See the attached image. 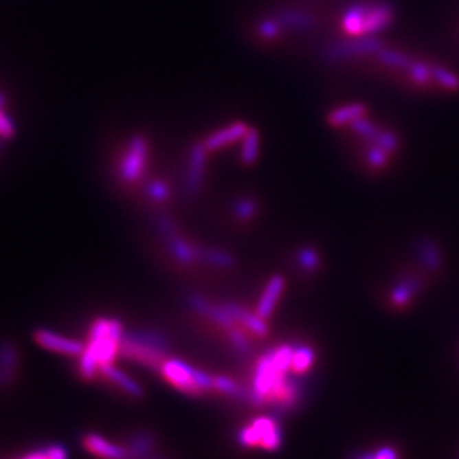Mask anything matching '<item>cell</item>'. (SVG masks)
<instances>
[{"mask_svg":"<svg viewBox=\"0 0 459 459\" xmlns=\"http://www.w3.org/2000/svg\"><path fill=\"white\" fill-rule=\"evenodd\" d=\"M124 339V328L117 320L99 317L91 325L88 333V343L79 355V374L85 381H91L100 372L103 366L112 364L120 354L121 343Z\"/></svg>","mask_w":459,"mask_h":459,"instance_id":"6da1fadb","label":"cell"},{"mask_svg":"<svg viewBox=\"0 0 459 459\" xmlns=\"http://www.w3.org/2000/svg\"><path fill=\"white\" fill-rule=\"evenodd\" d=\"M167 350H169V340L163 335L151 331H137L124 334L120 354L160 372L167 359Z\"/></svg>","mask_w":459,"mask_h":459,"instance_id":"7a4b0ae2","label":"cell"},{"mask_svg":"<svg viewBox=\"0 0 459 459\" xmlns=\"http://www.w3.org/2000/svg\"><path fill=\"white\" fill-rule=\"evenodd\" d=\"M160 372L167 382L187 395L200 396L215 391V377L191 367L185 361L167 358Z\"/></svg>","mask_w":459,"mask_h":459,"instance_id":"3957f363","label":"cell"},{"mask_svg":"<svg viewBox=\"0 0 459 459\" xmlns=\"http://www.w3.org/2000/svg\"><path fill=\"white\" fill-rule=\"evenodd\" d=\"M392 10L388 5H376L373 8L355 6L344 15L343 29L352 36H368L391 24Z\"/></svg>","mask_w":459,"mask_h":459,"instance_id":"277c9868","label":"cell"},{"mask_svg":"<svg viewBox=\"0 0 459 459\" xmlns=\"http://www.w3.org/2000/svg\"><path fill=\"white\" fill-rule=\"evenodd\" d=\"M243 446H261L267 450H278L282 443L279 422L270 418H258L239 432Z\"/></svg>","mask_w":459,"mask_h":459,"instance_id":"5b68a950","label":"cell"},{"mask_svg":"<svg viewBox=\"0 0 459 459\" xmlns=\"http://www.w3.org/2000/svg\"><path fill=\"white\" fill-rule=\"evenodd\" d=\"M148 160V142L144 136H133L130 139L127 151L120 166V175L122 181L135 182L145 170Z\"/></svg>","mask_w":459,"mask_h":459,"instance_id":"8992f818","label":"cell"},{"mask_svg":"<svg viewBox=\"0 0 459 459\" xmlns=\"http://www.w3.org/2000/svg\"><path fill=\"white\" fill-rule=\"evenodd\" d=\"M382 48L383 42L381 39L373 36H366L346 42H339L335 43V45L328 47L325 51V57L331 61H337L344 58L374 54V52H379Z\"/></svg>","mask_w":459,"mask_h":459,"instance_id":"52a82bcc","label":"cell"},{"mask_svg":"<svg viewBox=\"0 0 459 459\" xmlns=\"http://www.w3.org/2000/svg\"><path fill=\"white\" fill-rule=\"evenodd\" d=\"M33 339L41 348L69 357H79L85 349L84 343L69 337H63L61 334L47 328H38L33 333Z\"/></svg>","mask_w":459,"mask_h":459,"instance_id":"ba28073f","label":"cell"},{"mask_svg":"<svg viewBox=\"0 0 459 459\" xmlns=\"http://www.w3.org/2000/svg\"><path fill=\"white\" fill-rule=\"evenodd\" d=\"M208 148L205 142L194 144L187 169V178H185V190L190 196H196L199 190L201 188L203 181H205L206 175V163H208Z\"/></svg>","mask_w":459,"mask_h":459,"instance_id":"9c48e42d","label":"cell"},{"mask_svg":"<svg viewBox=\"0 0 459 459\" xmlns=\"http://www.w3.org/2000/svg\"><path fill=\"white\" fill-rule=\"evenodd\" d=\"M82 445L97 458L102 459H130L128 447H122L113 445L111 441L97 434H85L82 438Z\"/></svg>","mask_w":459,"mask_h":459,"instance_id":"30bf717a","label":"cell"},{"mask_svg":"<svg viewBox=\"0 0 459 459\" xmlns=\"http://www.w3.org/2000/svg\"><path fill=\"white\" fill-rule=\"evenodd\" d=\"M249 127L245 124V122H233V124H230L224 128H221L215 133H212L206 140H205V145L208 148V151H216V149L224 148L230 144H234L237 140H242L245 137V135L248 133Z\"/></svg>","mask_w":459,"mask_h":459,"instance_id":"8fae6325","label":"cell"},{"mask_svg":"<svg viewBox=\"0 0 459 459\" xmlns=\"http://www.w3.org/2000/svg\"><path fill=\"white\" fill-rule=\"evenodd\" d=\"M284 289H285L284 278H282L280 275H275L270 278L266 288H264L262 291L261 298L257 306V313L261 317H264V320H267V317L273 313V311H275V307L279 302L282 293H284Z\"/></svg>","mask_w":459,"mask_h":459,"instance_id":"7c38bea8","label":"cell"},{"mask_svg":"<svg viewBox=\"0 0 459 459\" xmlns=\"http://www.w3.org/2000/svg\"><path fill=\"white\" fill-rule=\"evenodd\" d=\"M228 313L233 316L236 322H240L246 330H249L252 334H257L260 337L269 334V325L266 324V320L261 317L258 313H251L245 311L243 307L236 303H224Z\"/></svg>","mask_w":459,"mask_h":459,"instance_id":"4fadbf2b","label":"cell"},{"mask_svg":"<svg viewBox=\"0 0 459 459\" xmlns=\"http://www.w3.org/2000/svg\"><path fill=\"white\" fill-rule=\"evenodd\" d=\"M100 373L108 379L109 382H112L115 386L120 388L122 392L133 396V399H142L144 396L142 386H140L136 381H133V379H131L128 374L121 372V370L115 367L113 364L103 366L100 368Z\"/></svg>","mask_w":459,"mask_h":459,"instance_id":"5bb4252c","label":"cell"},{"mask_svg":"<svg viewBox=\"0 0 459 459\" xmlns=\"http://www.w3.org/2000/svg\"><path fill=\"white\" fill-rule=\"evenodd\" d=\"M422 289V279L418 276H407L399 280L391 291V303L395 307L407 306Z\"/></svg>","mask_w":459,"mask_h":459,"instance_id":"9a60e30c","label":"cell"},{"mask_svg":"<svg viewBox=\"0 0 459 459\" xmlns=\"http://www.w3.org/2000/svg\"><path fill=\"white\" fill-rule=\"evenodd\" d=\"M416 255L429 271H438L443 267V255L434 240L422 237L416 243Z\"/></svg>","mask_w":459,"mask_h":459,"instance_id":"2e32d148","label":"cell"},{"mask_svg":"<svg viewBox=\"0 0 459 459\" xmlns=\"http://www.w3.org/2000/svg\"><path fill=\"white\" fill-rule=\"evenodd\" d=\"M366 112H367L366 104L350 103L330 112L328 117H326V121H328V124L333 127H340L344 124H350V122L355 121L357 118L364 117Z\"/></svg>","mask_w":459,"mask_h":459,"instance_id":"e0dca14e","label":"cell"},{"mask_svg":"<svg viewBox=\"0 0 459 459\" xmlns=\"http://www.w3.org/2000/svg\"><path fill=\"white\" fill-rule=\"evenodd\" d=\"M167 246H169V249L172 252L173 257L178 260L182 264H190L196 262L199 260L197 257V248H194L192 245H190L187 240L179 237V234H175L169 239H166Z\"/></svg>","mask_w":459,"mask_h":459,"instance_id":"ac0fdd59","label":"cell"},{"mask_svg":"<svg viewBox=\"0 0 459 459\" xmlns=\"http://www.w3.org/2000/svg\"><path fill=\"white\" fill-rule=\"evenodd\" d=\"M197 257L200 261H205L210 266L221 267V269H232L236 266V258L232 254L215 249V248H197Z\"/></svg>","mask_w":459,"mask_h":459,"instance_id":"d6986e66","label":"cell"},{"mask_svg":"<svg viewBox=\"0 0 459 459\" xmlns=\"http://www.w3.org/2000/svg\"><path fill=\"white\" fill-rule=\"evenodd\" d=\"M260 154V135L257 128L248 130V133L242 139L240 160L245 166H254L258 160Z\"/></svg>","mask_w":459,"mask_h":459,"instance_id":"ffe728a7","label":"cell"},{"mask_svg":"<svg viewBox=\"0 0 459 459\" xmlns=\"http://www.w3.org/2000/svg\"><path fill=\"white\" fill-rule=\"evenodd\" d=\"M315 363V350L307 344H300L294 348L293 364H291V372L295 374H303L312 368Z\"/></svg>","mask_w":459,"mask_h":459,"instance_id":"44dd1931","label":"cell"},{"mask_svg":"<svg viewBox=\"0 0 459 459\" xmlns=\"http://www.w3.org/2000/svg\"><path fill=\"white\" fill-rule=\"evenodd\" d=\"M155 440L151 434L148 432H142V434H137L133 441H131L128 446V452H130V459H142L146 458L154 447Z\"/></svg>","mask_w":459,"mask_h":459,"instance_id":"7402d4cb","label":"cell"},{"mask_svg":"<svg viewBox=\"0 0 459 459\" xmlns=\"http://www.w3.org/2000/svg\"><path fill=\"white\" fill-rule=\"evenodd\" d=\"M297 264L300 269H303L307 273H313L321 266V257L312 246H303L302 249L297 252Z\"/></svg>","mask_w":459,"mask_h":459,"instance_id":"603a6c76","label":"cell"},{"mask_svg":"<svg viewBox=\"0 0 459 459\" xmlns=\"http://www.w3.org/2000/svg\"><path fill=\"white\" fill-rule=\"evenodd\" d=\"M377 57L382 61V63L391 66V67L409 69V66L412 65V60L407 56H404L401 54V52H396L392 49H386V48H382L381 51H379Z\"/></svg>","mask_w":459,"mask_h":459,"instance_id":"cb8c5ba5","label":"cell"},{"mask_svg":"<svg viewBox=\"0 0 459 459\" xmlns=\"http://www.w3.org/2000/svg\"><path fill=\"white\" fill-rule=\"evenodd\" d=\"M258 214L257 201L252 199H240L234 203V215L240 221H251Z\"/></svg>","mask_w":459,"mask_h":459,"instance_id":"d4e9b609","label":"cell"},{"mask_svg":"<svg viewBox=\"0 0 459 459\" xmlns=\"http://www.w3.org/2000/svg\"><path fill=\"white\" fill-rule=\"evenodd\" d=\"M350 128L355 131V133L361 137H364L367 140H373L376 139V136L379 135V127L376 124H373L372 121L364 118V117H361V118H357L355 121H352L350 122Z\"/></svg>","mask_w":459,"mask_h":459,"instance_id":"484cf974","label":"cell"},{"mask_svg":"<svg viewBox=\"0 0 459 459\" xmlns=\"http://www.w3.org/2000/svg\"><path fill=\"white\" fill-rule=\"evenodd\" d=\"M280 23L288 25V27H295V29H307L312 27L315 20L311 15L307 14H298V12H287L280 15Z\"/></svg>","mask_w":459,"mask_h":459,"instance_id":"4316f807","label":"cell"},{"mask_svg":"<svg viewBox=\"0 0 459 459\" xmlns=\"http://www.w3.org/2000/svg\"><path fill=\"white\" fill-rule=\"evenodd\" d=\"M373 142L377 144L381 148H383L390 155L399 151V148H400V139L391 130H381V131H379V135L376 136Z\"/></svg>","mask_w":459,"mask_h":459,"instance_id":"83f0119b","label":"cell"},{"mask_svg":"<svg viewBox=\"0 0 459 459\" xmlns=\"http://www.w3.org/2000/svg\"><path fill=\"white\" fill-rule=\"evenodd\" d=\"M228 339H230V342H232L233 348H234L237 352H239L240 355L246 357V355H249V354H251V344H249V340H248V337H246V335L243 334L242 330L234 328V326H232V328H228Z\"/></svg>","mask_w":459,"mask_h":459,"instance_id":"f1b7e54d","label":"cell"},{"mask_svg":"<svg viewBox=\"0 0 459 459\" xmlns=\"http://www.w3.org/2000/svg\"><path fill=\"white\" fill-rule=\"evenodd\" d=\"M431 72L432 78H434L438 84L449 88V90H458L459 88V78L452 72H449V70L440 66H434L431 67Z\"/></svg>","mask_w":459,"mask_h":459,"instance_id":"f546056e","label":"cell"},{"mask_svg":"<svg viewBox=\"0 0 459 459\" xmlns=\"http://www.w3.org/2000/svg\"><path fill=\"white\" fill-rule=\"evenodd\" d=\"M367 161L372 164L374 169H383V167L388 164V158H390V154H388L383 148L379 146L377 144H372L367 148Z\"/></svg>","mask_w":459,"mask_h":459,"instance_id":"4dcf8cb0","label":"cell"},{"mask_svg":"<svg viewBox=\"0 0 459 459\" xmlns=\"http://www.w3.org/2000/svg\"><path fill=\"white\" fill-rule=\"evenodd\" d=\"M409 75L416 84H428L429 79L432 78V72L431 69L419 63V61H412V65L409 66Z\"/></svg>","mask_w":459,"mask_h":459,"instance_id":"1f68e13d","label":"cell"},{"mask_svg":"<svg viewBox=\"0 0 459 459\" xmlns=\"http://www.w3.org/2000/svg\"><path fill=\"white\" fill-rule=\"evenodd\" d=\"M148 194L149 197L154 199L155 201H164L169 199L170 196V190H169V185L163 181H153L151 183L148 185Z\"/></svg>","mask_w":459,"mask_h":459,"instance_id":"d6a6232c","label":"cell"},{"mask_svg":"<svg viewBox=\"0 0 459 459\" xmlns=\"http://www.w3.org/2000/svg\"><path fill=\"white\" fill-rule=\"evenodd\" d=\"M157 224H158V228H160V232H161L164 239H169V237L178 234V230H176L173 219L169 218V216H166V215L160 216L157 221Z\"/></svg>","mask_w":459,"mask_h":459,"instance_id":"836d02e7","label":"cell"},{"mask_svg":"<svg viewBox=\"0 0 459 459\" xmlns=\"http://www.w3.org/2000/svg\"><path fill=\"white\" fill-rule=\"evenodd\" d=\"M15 135V126L12 120L5 112L0 111V136L5 139H11Z\"/></svg>","mask_w":459,"mask_h":459,"instance_id":"e575fe53","label":"cell"},{"mask_svg":"<svg viewBox=\"0 0 459 459\" xmlns=\"http://www.w3.org/2000/svg\"><path fill=\"white\" fill-rule=\"evenodd\" d=\"M359 459H399V454H396V450H394L392 447H383L376 450L373 454L361 455Z\"/></svg>","mask_w":459,"mask_h":459,"instance_id":"d590c367","label":"cell"},{"mask_svg":"<svg viewBox=\"0 0 459 459\" xmlns=\"http://www.w3.org/2000/svg\"><path fill=\"white\" fill-rule=\"evenodd\" d=\"M279 32H280V25L275 21H264L260 24V33L267 39L278 36Z\"/></svg>","mask_w":459,"mask_h":459,"instance_id":"8d00e7d4","label":"cell"},{"mask_svg":"<svg viewBox=\"0 0 459 459\" xmlns=\"http://www.w3.org/2000/svg\"><path fill=\"white\" fill-rule=\"evenodd\" d=\"M47 450V458L48 459H67V454H66V449L60 445H54V446H49Z\"/></svg>","mask_w":459,"mask_h":459,"instance_id":"74e56055","label":"cell"},{"mask_svg":"<svg viewBox=\"0 0 459 459\" xmlns=\"http://www.w3.org/2000/svg\"><path fill=\"white\" fill-rule=\"evenodd\" d=\"M21 459H48L47 458V450H38V452H32L29 455L23 456Z\"/></svg>","mask_w":459,"mask_h":459,"instance_id":"f35d334b","label":"cell"},{"mask_svg":"<svg viewBox=\"0 0 459 459\" xmlns=\"http://www.w3.org/2000/svg\"><path fill=\"white\" fill-rule=\"evenodd\" d=\"M3 104H5V97L2 94H0V108H2Z\"/></svg>","mask_w":459,"mask_h":459,"instance_id":"ab89813d","label":"cell"},{"mask_svg":"<svg viewBox=\"0 0 459 459\" xmlns=\"http://www.w3.org/2000/svg\"><path fill=\"white\" fill-rule=\"evenodd\" d=\"M154 459H160V458H154Z\"/></svg>","mask_w":459,"mask_h":459,"instance_id":"60d3db41","label":"cell"}]
</instances>
